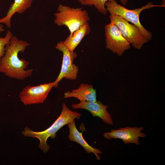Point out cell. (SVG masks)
I'll list each match as a JSON object with an SVG mask.
<instances>
[{"mask_svg":"<svg viewBox=\"0 0 165 165\" xmlns=\"http://www.w3.org/2000/svg\"><path fill=\"white\" fill-rule=\"evenodd\" d=\"M30 45L27 41L20 40L13 35L5 46V53L0 62V72L9 77L19 80L30 77L33 70H26L29 62L18 57L19 53L24 52Z\"/></svg>","mask_w":165,"mask_h":165,"instance_id":"obj_1","label":"cell"},{"mask_svg":"<svg viewBox=\"0 0 165 165\" xmlns=\"http://www.w3.org/2000/svg\"><path fill=\"white\" fill-rule=\"evenodd\" d=\"M81 116L80 114L70 110L64 102L60 116L49 128L43 131L35 132L26 127L22 133L25 137L38 139L40 141L39 147L45 153L47 152L50 148V146L47 143L48 138L50 137L52 139L55 138L56 137V133L62 127L75 119L79 118Z\"/></svg>","mask_w":165,"mask_h":165,"instance_id":"obj_2","label":"cell"},{"mask_svg":"<svg viewBox=\"0 0 165 165\" xmlns=\"http://www.w3.org/2000/svg\"><path fill=\"white\" fill-rule=\"evenodd\" d=\"M57 12L54 14V23L59 26L67 27L70 35L90 20L88 12L82 7L72 8L60 4Z\"/></svg>","mask_w":165,"mask_h":165,"instance_id":"obj_3","label":"cell"},{"mask_svg":"<svg viewBox=\"0 0 165 165\" xmlns=\"http://www.w3.org/2000/svg\"><path fill=\"white\" fill-rule=\"evenodd\" d=\"M105 6L110 15L119 16L128 22L132 23L140 30L149 41L152 39V34L145 29L141 24L139 20L140 14L142 11L146 9L155 7H165L161 5H154L152 2H150L140 8L130 10L118 4L116 0H108L105 4Z\"/></svg>","mask_w":165,"mask_h":165,"instance_id":"obj_4","label":"cell"},{"mask_svg":"<svg viewBox=\"0 0 165 165\" xmlns=\"http://www.w3.org/2000/svg\"><path fill=\"white\" fill-rule=\"evenodd\" d=\"M109 18L111 22L118 28L123 37L135 49H141L144 44L149 41L137 26L121 16L110 14Z\"/></svg>","mask_w":165,"mask_h":165,"instance_id":"obj_5","label":"cell"},{"mask_svg":"<svg viewBox=\"0 0 165 165\" xmlns=\"http://www.w3.org/2000/svg\"><path fill=\"white\" fill-rule=\"evenodd\" d=\"M55 48L61 51L63 56L60 73L54 82V87L56 88L58 86L59 82L64 78L71 80H75L79 69L78 66L74 63V60L77 55L76 52L70 51L62 41L57 43Z\"/></svg>","mask_w":165,"mask_h":165,"instance_id":"obj_6","label":"cell"},{"mask_svg":"<svg viewBox=\"0 0 165 165\" xmlns=\"http://www.w3.org/2000/svg\"><path fill=\"white\" fill-rule=\"evenodd\" d=\"M106 49L116 53L123 55L124 52L130 48V43L122 35L118 28L110 22L105 27Z\"/></svg>","mask_w":165,"mask_h":165,"instance_id":"obj_7","label":"cell"},{"mask_svg":"<svg viewBox=\"0 0 165 165\" xmlns=\"http://www.w3.org/2000/svg\"><path fill=\"white\" fill-rule=\"evenodd\" d=\"M54 86V82L34 86H28L20 93V101L25 105L43 103Z\"/></svg>","mask_w":165,"mask_h":165,"instance_id":"obj_8","label":"cell"},{"mask_svg":"<svg viewBox=\"0 0 165 165\" xmlns=\"http://www.w3.org/2000/svg\"><path fill=\"white\" fill-rule=\"evenodd\" d=\"M144 129L142 127H126L117 130H112L109 132H106L103 134V137L108 140L119 139L125 144L134 143L139 145V137L144 138L147 135L141 132Z\"/></svg>","mask_w":165,"mask_h":165,"instance_id":"obj_9","label":"cell"},{"mask_svg":"<svg viewBox=\"0 0 165 165\" xmlns=\"http://www.w3.org/2000/svg\"><path fill=\"white\" fill-rule=\"evenodd\" d=\"M72 107L74 109H86L89 111L93 117H98L108 125H112L113 124L111 115L107 111L108 106L103 104L100 101H97L95 102L80 101L79 103L72 104Z\"/></svg>","mask_w":165,"mask_h":165,"instance_id":"obj_10","label":"cell"},{"mask_svg":"<svg viewBox=\"0 0 165 165\" xmlns=\"http://www.w3.org/2000/svg\"><path fill=\"white\" fill-rule=\"evenodd\" d=\"M67 125L69 129L68 136L69 140L80 145L85 150L87 153L89 154L93 153L97 159L100 160L101 158L98 154H101V151L98 149L94 148L90 146L86 142L83 137L82 132H80L77 129L75 119L68 123Z\"/></svg>","mask_w":165,"mask_h":165,"instance_id":"obj_11","label":"cell"},{"mask_svg":"<svg viewBox=\"0 0 165 165\" xmlns=\"http://www.w3.org/2000/svg\"><path fill=\"white\" fill-rule=\"evenodd\" d=\"M64 95V98L74 97L80 101L95 102L97 101L96 90L93 88V85L86 83H81L78 88L72 90L71 92L68 91Z\"/></svg>","mask_w":165,"mask_h":165,"instance_id":"obj_12","label":"cell"},{"mask_svg":"<svg viewBox=\"0 0 165 165\" xmlns=\"http://www.w3.org/2000/svg\"><path fill=\"white\" fill-rule=\"evenodd\" d=\"M33 0H14L9 7L6 14L0 19V23L3 24L10 28L11 26V19L16 13L21 14L31 6Z\"/></svg>","mask_w":165,"mask_h":165,"instance_id":"obj_13","label":"cell"},{"mask_svg":"<svg viewBox=\"0 0 165 165\" xmlns=\"http://www.w3.org/2000/svg\"><path fill=\"white\" fill-rule=\"evenodd\" d=\"M90 27L87 23L81 26L72 35H69L63 41L65 46L71 52H73L80 43L82 39L90 34Z\"/></svg>","mask_w":165,"mask_h":165,"instance_id":"obj_14","label":"cell"},{"mask_svg":"<svg viewBox=\"0 0 165 165\" xmlns=\"http://www.w3.org/2000/svg\"><path fill=\"white\" fill-rule=\"evenodd\" d=\"M108 0H78V1L82 5L94 6L98 12L103 15H106L108 12L105 6L106 2ZM123 5H125L128 0H120Z\"/></svg>","mask_w":165,"mask_h":165,"instance_id":"obj_15","label":"cell"},{"mask_svg":"<svg viewBox=\"0 0 165 165\" xmlns=\"http://www.w3.org/2000/svg\"><path fill=\"white\" fill-rule=\"evenodd\" d=\"M12 32L8 30L4 37H0V62L5 53V47L9 43L13 36Z\"/></svg>","mask_w":165,"mask_h":165,"instance_id":"obj_16","label":"cell"},{"mask_svg":"<svg viewBox=\"0 0 165 165\" xmlns=\"http://www.w3.org/2000/svg\"><path fill=\"white\" fill-rule=\"evenodd\" d=\"M4 31L3 25L0 23V33Z\"/></svg>","mask_w":165,"mask_h":165,"instance_id":"obj_17","label":"cell"}]
</instances>
